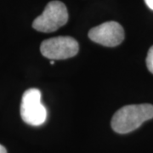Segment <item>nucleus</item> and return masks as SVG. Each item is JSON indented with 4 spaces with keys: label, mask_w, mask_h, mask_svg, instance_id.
Segmentation results:
<instances>
[{
    "label": "nucleus",
    "mask_w": 153,
    "mask_h": 153,
    "mask_svg": "<svg viewBox=\"0 0 153 153\" xmlns=\"http://www.w3.org/2000/svg\"><path fill=\"white\" fill-rule=\"evenodd\" d=\"M145 2H146V5H147L151 10H153V0H145Z\"/></svg>",
    "instance_id": "7"
},
{
    "label": "nucleus",
    "mask_w": 153,
    "mask_h": 153,
    "mask_svg": "<svg viewBox=\"0 0 153 153\" xmlns=\"http://www.w3.org/2000/svg\"><path fill=\"white\" fill-rule=\"evenodd\" d=\"M146 66L149 71L153 74V45L148 50L147 57H146Z\"/></svg>",
    "instance_id": "6"
},
{
    "label": "nucleus",
    "mask_w": 153,
    "mask_h": 153,
    "mask_svg": "<svg viewBox=\"0 0 153 153\" xmlns=\"http://www.w3.org/2000/svg\"><path fill=\"white\" fill-rule=\"evenodd\" d=\"M152 118H153L152 105H125L113 115L111 128L118 134H128L137 129L143 123Z\"/></svg>",
    "instance_id": "1"
},
{
    "label": "nucleus",
    "mask_w": 153,
    "mask_h": 153,
    "mask_svg": "<svg viewBox=\"0 0 153 153\" xmlns=\"http://www.w3.org/2000/svg\"><path fill=\"white\" fill-rule=\"evenodd\" d=\"M41 92L38 88H29L23 94L21 104L22 120L32 126H40L47 119V110L41 102Z\"/></svg>",
    "instance_id": "3"
},
{
    "label": "nucleus",
    "mask_w": 153,
    "mask_h": 153,
    "mask_svg": "<svg viewBox=\"0 0 153 153\" xmlns=\"http://www.w3.org/2000/svg\"><path fill=\"white\" fill-rule=\"evenodd\" d=\"M79 45L71 37H56L43 41L40 51L44 57L50 60H65L77 54Z\"/></svg>",
    "instance_id": "4"
},
{
    "label": "nucleus",
    "mask_w": 153,
    "mask_h": 153,
    "mask_svg": "<svg viewBox=\"0 0 153 153\" xmlns=\"http://www.w3.org/2000/svg\"><path fill=\"white\" fill-rule=\"evenodd\" d=\"M0 153H7L6 148L2 145H0Z\"/></svg>",
    "instance_id": "8"
},
{
    "label": "nucleus",
    "mask_w": 153,
    "mask_h": 153,
    "mask_svg": "<svg viewBox=\"0 0 153 153\" xmlns=\"http://www.w3.org/2000/svg\"><path fill=\"white\" fill-rule=\"evenodd\" d=\"M68 12L66 5L60 1H51L46 5L41 16L33 23V27L41 33H53L66 25Z\"/></svg>",
    "instance_id": "2"
},
{
    "label": "nucleus",
    "mask_w": 153,
    "mask_h": 153,
    "mask_svg": "<svg viewBox=\"0 0 153 153\" xmlns=\"http://www.w3.org/2000/svg\"><path fill=\"white\" fill-rule=\"evenodd\" d=\"M50 64H51V65H54V64H55V61H53V60L50 61Z\"/></svg>",
    "instance_id": "9"
},
{
    "label": "nucleus",
    "mask_w": 153,
    "mask_h": 153,
    "mask_svg": "<svg viewBox=\"0 0 153 153\" xmlns=\"http://www.w3.org/2000/svg\"><path fill=\"white\" fill-rule=\"evenodd\" d=\"M88 38L105 47H115L123 41L124 31L119 23L107 22L90 29Z\"/></svg>",
    "instance_id": "5"
}]
</instances>
